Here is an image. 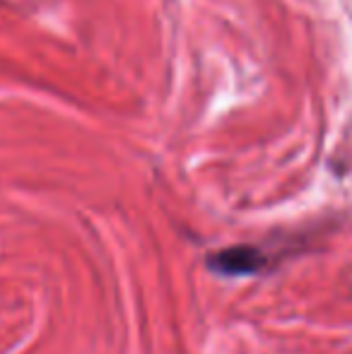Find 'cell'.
I'll return each instance as SVG.
<instances>
[{"label":"cell","mask_w":352,"mask_h":354,"mask_svg":"<svg viewBox=\"0 0 352 354\" xmlns=\"http://www.w3.org/2000/svg\"><path fill=\"white\" fill-rule=\"evenodd\" d=\"M266 266V256L254 246H232L210 253L207 268L222 275H251Z\"/></svg>","instance_id":"obj_1"}]
</instances>
